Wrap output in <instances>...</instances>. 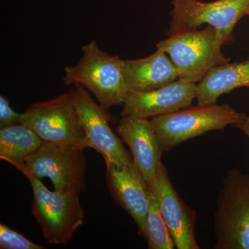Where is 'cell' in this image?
Segmentation results:
<instances>
[{"label":"cell","mask_w":249,"mask_h":249,"mask_svg":"<svg viewBox=\"0 0 249 249\" xmlns=\"http://www.w3.org/2000/svg\"><path fill=\"white\" fill-rule=\"evenodd\" d=\"M106 181L111 197L131 216L143 237L151 191L134 164L106 162Z\"/></svg>","instance_id":"8fae6325"},{"label":"cell","mask_w":249,"mask_h":249,"mask_svg":"<svg viewBox=\"0 0 249 249\" xmlns=\"http://www.w3.org/2000/svg\"><path fill=\"white\" fill-rule=\"evenodd\" d=\"M84 150L43 142L25 159V168L23 169L39 178H49L54 191L80 195L85 189L87 159Z\"/></svg>","instance_id":"52a82bcc"},{"label":"cell","mask_w":249,"mask_h":249,"mask_svg":"<svg viewBox=\"0 0 249 249\" xmlns=\"http://www.w3.org/2000/svg\"><path fill=\"white\" fill-rule=\"evenodd\" d=\"M124 71L128 92L153 91L178 79L171 59L160 49L146 58L124 60Z\"/></svg>","instance_id":"5bb4252c"},{"label":"cell","mask_w":249,"mask_h":249,"mask_svg":"<svg viewBox=\"0 0 249 249\" xmlns=\"http://www.w3.org/2000/svg\"><path fill=\"white\" fill-rule=\"evenodd\" d=\"M247 117L228 104L199 105L151 119L150 124L163 152L189 139L213 130H224Z\"/></svg>","instance_id":"3957f363"},{"label":"cell","mask_w":249,"mask_h":249,"mask_svg":"<svg viewBox=\"0 0 249 249\" xmlns=\"http://www.w3.org/2000/svg\"><path fill=\"white\" fill-rule=\"evenodd\" d=\"M80 61L64 70V83L87 88L107 111L124 105L129 93L124 80V60L103 52L95 41L83 46Z\"/></svg>","instance_id":"7a4b0ae2"},{"label":"cell","mask_w":249,"mask_h":249,"mask_svg":"<svg viewBox=\"0 0 249 249\" xmlns=\"http://www.w3.org/2000/svg\"><path fill=\"white\" fill-rule=\"evenodd\" d=\"M0 249H43L44 247L5 224H0Z\"/></svg>","instance_id":"ac0fdd59"},{"label":"cell","mask_w":249,"mask_h":249,"mask_svg":"<svg viewBox=\"0 0 249 249\" xmlns=\"http://www.w3.org/2000/svg\"><path fill=\"white\" fill-rule=\"evenodd\" d=\"M20 171L32 187L31 213L40 226L45 242L66 245L84 223L85 212L80 203V194L49 191L34 174L26 169Z\"/></svg>","instance_id":"277c9868"},{"label":"cell","mask_w":249,"mask_h":249,"mask_svg":"<svg viewBox=\"0 0 249 249\" xmlns=\"http://www.w3.org/2000/svg\"><path fill=\"white\" fill-rule=\"evenodd\" d=\"M224 42L217 31L208 25L178 28L160 41L157 49L168 54L176 67L178 79L198 83L214 67L229 62L222 52Z\"/></svg>","instance_id":"6da1fadb"},{"label":"cell","mask_w":249,"mask_h":249,"mask_svg":"<svg viewBox=\"0 0 249 249\" xmlns=\"http://www.w3.org/2000/svg\"><path fill=\"white\" fill-rule=\"evenodd\" d=\"M19 124L31 129L43 142L88 147L71 89L49 101L33 103L23 113Z\"/></svg>","instance_id":"8992f818"},{"label":"cell","mask_w":249,"mask_h":249,"mask_svg":"<svg viewBox=\"0 0 249 249\" xmlns=\"http://www.w3.org/2000/svg\"><path fill=\"white\" fill-rule=\"evenodd\" d=\"M196 91V83L178 79L153 91L129 92L121 115L149 119L171 114L191 106Z\"/></svg>","instance_id":"7c38bea8"},{"label":"cell","mask_w":249,"mask_h":249,"mask_svg":"<svg viewBox=\"0 0 249 249\" xmlns=\"http://www.w3.org/2000/svg\"><path fill=\"white\" fill-rule=\"evenodd\" d=\"M116 133L130 148L133 164L148 184L155 176L163 153L150 121L122 116Z\"/></svg>","instance_id":"4fadbf2b"},{"label":"cell","mask_w":249,"mask_h":249,"mask_svg":"<svg viewBox=\"0 0 249 249\" xmlns=\"http://www.w3.org/2000/svg\"><path fill=\"white\" fill-rule=\"evenodd\" d=\"M71 90L84 128L88 147L101 154L105 162L133 164L132 156L124 147L122 139L116 135L109 126L111 119L107 111L95 102L82 85H73Z\"/></svg>","instance_id":"9c48e42d"},{"label":"cell","mask_w":249,"mask_h":249,"mask_svg":"<svg viewBox=\"0 0 249 249\" xmlns=\"http://www.w3.org/2000/svg\"><path fill=\"white\" fill-rule=\"evenodd\" d=\"M242 87H249V59L213 68L196 83V99L199 105L213 104L222 95Z\"/></svg>","instance_id":"9a60e30c"},{"label":"cell","mask_w":249,"mask_h":249,"mask_svg":"<svg viewBox=\"0 0 249 249\" xmlns=\"http://www.w3.org/2000/svg\"><path fill=\"white\" fill-rule=\"evenodd\" d=\"M249 178L237 168L223 178L214 216L215 249H249Z\"/></svg>","instance_id":"5b68a950"},{"label":"cell","mask_w":249,"mask_h":249,"mask_svg":"<svg viewBox=\"0 0 249 249\" xmlns=\"http://www.w3.org/2000/svg\"><path fill=\"white\" fill-rule=\"evenodd\" d=\"M247 16H249V6L248 9H247Z\"/></svg>","instance_id":"44dd1931"},{"label":"cell","mask_w":249,"mask_h":249,"mask_svg":"<svg viewBox=\"0 0 249 249\" xmlns=\"http://www.w3.org/2000/svg\"><path fill=\"white\" fill-rule=\"evenodd\" d=\"M22 115L13 110L8 98L0 96V128L19 124Z\"/></svg>","instance_id":"d6986e66"},{"label":"cell","mask_w":249,"mask_h":249,"mask_svg":"<svg viewBox=\"0 0 249 249\" xmlns=\"http://www.w3.org/2000/svg\"><path fill=\"white\" fill-rule=\"evenodd\" d=\"M42 139L24 124H18L0 128V159L20 170L25 168V159L42 145Z\"/></svg>","instance_id":"2e32d148"},{"label":"cell","mask_w":249,"mask_h":249,"mask_svg":"<svg viewBox=\"0 0 249 249\" xmlns=\"http://www.w3.org/2000/svg\"><path fill=\"white\" fill-rule=\"evenodd\" d=\"M142 238L147 241L149 249H176L173 236L160 214L158 203L152 193Z\"/></svg>","instance_id":"e0dca14e"},{"label":"cell","mask_w":249,"mask_h":249,"mask_svg":"<svg viewBox=\"0 0 249 249\" xmlns=\"http://www.w3.org/2000/svg\"><path fill=\"white\" fill-rule=\"evenodd\" d=\"M234 126L237 127V128L240 129V130H242L249 139V115L247 116V117H246L243 121H241V122L238 123V124H235Z\"/></svg>","instance_id":"ffe728a7"},{"label":"cell","mask_w":249,"mask_h":249,"mask_svg":"<svg viewBox=\"0 0 249 249\" xmlns=\"http://www.w3.org/2000/svg\"><path fill=\"white\" fill-rule=\"evenodd\" d=\"M173 5L169 34L178 28H197L207 24L217 31L224 45H230L236 24L247 16L249 0H173Z\"/></svg>","instance_id":"ba28073f"},{"label":"cell","mask_w":249,"mask_h":249,"mask_svg":"<svg viewBox=\"0 0 249 249\" xmlns=\"http://www.w3.org/2000/svg\"><path fill=\"white\" fill-rule=\"evenodd\" d=\"M147 186L157 199L160 214L173 236L176 249H200L195 233L196 212L178 194L162 162Z\"/></svg>","instance_id":"30bf717a"}]
</instances>
